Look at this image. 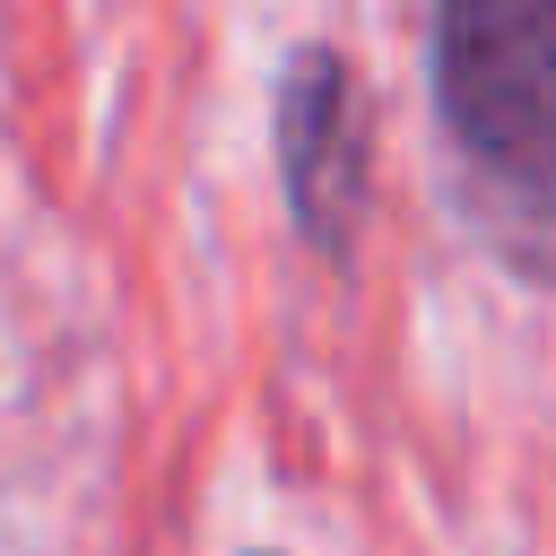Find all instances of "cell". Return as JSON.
Here are the masks:
<instances>
[{
	"label": "cell",
	"instance_id": "obj_2",
	"mask_svg": "<svg viewBox=\"0 0 556 556\" xmlns=\"http://www.w3.org/2000/svg\"><path fill=\"white\" fill-rule=\"evenodd\" d=\"M278 156H287V191H295V217L304 235H339L348 208H356V174H365V148H356V96H348V70L330 52H304L287 70V96H278Z\"/></svg>",
	"mask_w": 556,
	"mask_h": 556
},
{
	"label": "cell",
	"instance_id": "obj_1",
	"mask_svg": "<svg viewBox=\"0 0 556 556\" xmlns=\"http://www.w3.org/2000/svg\"><path fill=\"white\" fill-rule=\"evenodd\" d=\"M434 87L504 252L556 269V0H469L434 26Z\"/></svg>",
	"mask_w": 556,
	"mask_h": 556
}]
</instances>
